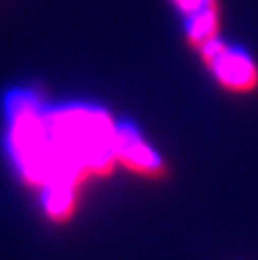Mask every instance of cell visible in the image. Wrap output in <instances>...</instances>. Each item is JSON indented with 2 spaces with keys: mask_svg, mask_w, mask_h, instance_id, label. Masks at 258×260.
<instances>
[{
  "mask_svg": "<svg viewBox=\"0 0 258 260\" xmlns=\"http://www.w3.org/2000/svg\"><path fill=\"white\" fill-rule=\"evenodd\" d=\"M114 152L116 160L122 162L128 171L158 181L169 175V169L163 160V156L152 148L150 142L140 134L136 126L130 122L116 124V138H114Z\"/></svg>",
  "mask_w": 258,
  "mask_h": 260,
  "instance_id": "7a4b0ae2",
  "label": "cell"
},
{
  "mask_svg": "<svg viewBox=\"0 0 258 260\" xmlns=\"http://www.w3.org/2000/svg\"><path fill=\"white\" fill-rule=\"evenodd\" d=\"M213 79L230 93L248 95L258 89V63L244 47L213 39L197 49Z\"/></svg>",
  "mask_w": 258,
  "mask_h": 260,
  "instance_id": "6da1fadb",
  "label": "cell"
},
{
  "mask_svg": "<svg viewBox=\"0 0 258 260\" xmlns=\"http://www.w3.org/2000/svg\"><path fill=\"white\" fill-rule=\"evenodd\" d=\"M171 2L175 4V8L181 12L183 18H189L209 8H219V0H171Z\"/></svg>",
  "mask_w": 258,
  "mask_h": 260,
  "instance_id": "3957f363",
  "label": "cell"
}]
</instances>
